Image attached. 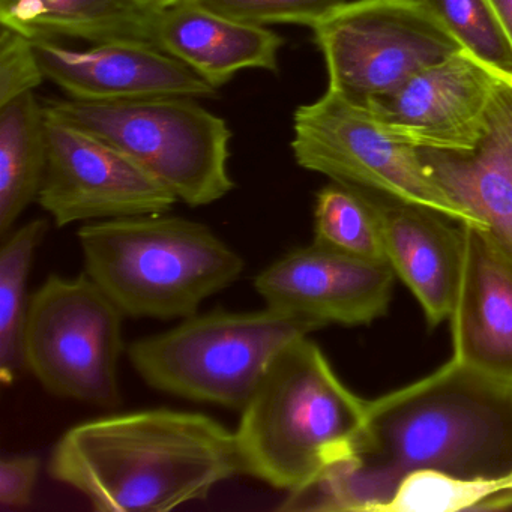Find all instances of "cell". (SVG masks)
<instances>
[{
	"instance_id": "obj_21",
	"label": "cell",
	"mask_w": 512,
	"mask_h": 512,
	"mask_svg": "<svg viewBox=\"0 0 512 512\" xmlns=\"http://www.w3.org/2000/svg\"><path fill=\"white\" fill-rule=\"evenodd\" d=\"M512 508V472L460 476L422 469L407 473L377 512L500 511Z\"/></svg>"
},
{
	"instance_id": "obj_24",
	"label": "cell",
	"mask_w": 512,
	"mask_h": 512,
	"mask_svg": "<svg viewBox=\"0 0 512 512\" xmlns=\"http://www.w3.org/2000/svg\"><path fill=\"white\" fill-rule=\"evenodd\" d=\"M194 2L230 19L253 23V25L290 23V25L314 28L317 23L353 0H194Z\"/></svg>"
},
{
	"instance_id": "obj_6",
	"label": "cell",
	"mask_w": 512,
	"mask_h": 512,
	"mask_svg": "<svg viewBox=\"0 0 512 512\" xmlns=\"http://www.w3.org/2000/svg\"><path fill=\"white\" fill-rule=\"evenodd\" d=\"M44 112L118 149L193 208L212 205L235 188L229 172L232 131L194 98L125 103L70 98L50 101Z\"/></svg>"
},
{
	"instance_id": "obj_28",
	"label": "cell",
	"mask_w": 512,
	"mask_h": 512,
	"mask_svg": "<svg viewBox=\"0 0 512 512\" xmlns=\"http://www.w3.org/2000/svg\"><path fill=\"white\" fill-rule=\"evenodd\" d=\"M179 0H157L158 8L170 7V5L178 4Z\"/></svg>"
},
{
	"instance_id": "obj_1",
	"label": "cell",
	"mask_w": 512,
	"mask_h": 512,
	"mask_svg": "<svg viewBox=\"0 0 512 512\" xmlns=\"http://www.w3.org/2000/svg\"><path fill=\"white\" fill-rule=\"evenodd\" d=\"M512 472V388L449 359L421 379L368 401L347 457L289 491L284 512H377L407 473Z\"/></svg>"
},
{
	"instance_id": "obj_4",
	"label": "cell",
	"mask_w": 512,
	"mask_h": 512,
	"mask_svg": "<svg viewBox=\"0 0 512 512\" xmlns=\"http://www.w3.org/2000/svg\"><path fill=\"white\" fill-rule=\"evenodd\" d=\"M77 238L86 274L133 319H187L244 274L211 227L167 212L86 223Z\"/></svg>"
},
{
	"instance_id": "obj_11",
	"label": "cell",
	"mask_w": 512,
	"mask_h": 512,
	"mask_svg": "<svg viewBox=\"0 0 512 512\" xmlns=\"http://www.w3.org/2000/svg\"><path fill=\"white\" fill-rule=\"evenodd\" d=\"M502 74L460 50L368 104L383 130L413 148L463 152L478 145Z\"/></svg>"
},
{
	"instance_id": "obj_14",
	"label": "cell",
	"mask_w": 512,
	"mask_h": 512,
	"mask_svg": "<svg viewBox=\"0 0 512 512\" xmlns=\"http://www.w3.org/2000/svg\"><path fill=\"white\" fill-rule=\"evenodd\" d=\"M460 281L452 308V356L512 388V260L484 230L461 226Z\"/></svg>"
},
{
	"instance_id": "obj_2",
	"label": "cell",
	"mask_w": 512,
	"mask_h": 512,
	"mask_svg": "<svg viewBox=\"0 0 512 512\" xmlns=\"http://www.w3.org/2000/svg\"><path fill=\"white\" fill-rule=\"evenodd\" d=\"M50 476L100 512H164L242 475L235 431L200 412L146 409L73 425Z\"/></svg>"
},
{
	"instance_id": "obj_20",
	"label": "cell",
	"mask_w": 512,
	"mask_h": 512,
	"mask_svg": "<svg viewBox=\"0 0 512 512\" xmlns=\"http://www.w3.org/2000/svg\"><path fill=\"white\" fill-rule=\"evenodd\" d=\"M49 230L44 218L29 221L2 239L0 247V380L13 385L25 370L23 332L28 316L29 277Z\"/></svg>"
},
{
	"instance_id": "obj_25",
	"label": "cell",
	"mask_w": 512,
	"mask_h": 512,
	"mask_svg": "<svg viewBox=\"0 0 512 512\" xmlns=\"http://www.w3.org/2000/svg\"><path fill=\"white\" fill-rule=\"evenodd\" d=\"M46 80L34 40L0 26V107L34 92Z\"/></svg>"
},
{
	"instance_id": "obj_22",
	"label": "cell",
	"mask_w": 512,
	"mask_h": 512,
	"mask_svg": "<svg viewBox=\"0 0 512 512\" xmlns=\"http://www.w3.org/2000/svg\"><path fill=\"white\" fill-rule=\"evenodd\" d=\"M313 242L368 262L388 263L370 203L359 191L337 182L316 194Z\"/></svg>"
},
{
	"instance_id": "obj_26",
	"label": "cell",
	"mask_w": 512,
	"mask_h": 512,
	"mask_svg": "<svg viewBox=\"0 0 512 512\" xmlns=\"http://www.w3.org/2000/svg\"><path fill=\"white\" fill-rule=\"evenodd\" d=\"M40 458L31 454L5 455L0 460V505L23 509L31 503L40 475Z\"/></svg>"
},
{
	"instance_id": "obj_18",
	"label": "cell",
	"mask_w": 512,
	"mask_h": 512,
	"mask_svg": "<svg viewBox=\"0 0 512 512\" xmlns=\"http://www.w3.org/2000/svg\"><path fill=\"white\" fill-rule=\"evenodd\" d=\"M158 11L139 0H0V25L32 40L158 47Z\"/></svg>"
},
{
	"instance_id": "obj_27",
	"label": "cell",
	"mask_w": 512,
	"mask_h": 512,
	"mask_svg": "<svg viewBox=\"0 0 512 512\" xmlns=\"http://www.w3.org/2000/svg\"><path fill=\"white\" fill-rule=\"evenodd\" d=\"M512 43V0H491Z\"/></svg>"
},
{
	"instance_id": "obj_3",
	"label": "cell",
	"mask_w": 512,
	"mask_h": 512,
	"mask_svg": "<svg viewBox=\"0 0 512 512\" xmlns=\"http://www.w3.org/2000/svg\"><path fill=\"white\" fill-rule=\"evenodd\" d=\"M368 401L338 377L323 350L299 338L272 362L235 430L242 475L296 490L355 448Z\"/></svg>"
},
{
	"instance_id": "obj_5",
	"label": "cell",
	"mask_w": 512,
	"mask_h": 512,
	"mask_svg": "<svg viewBox=\"0 0 512 512\" xmlns=\"http://www.w3.org/2000/svg\"><path fill=\"white\" fill-rule=\"evenodd\" d=\"M317 329L268 307L220 308L139 338L127 353L136 373L155 391L241 412L278 355Z\"/></svg>"
},
{
	"instance_id": "obj_13",
	"label": "cell",
	"mask_w": 512,
	"mask_h": 512,
	"mask_svg": "<svg viewBox=\"0 0 512 512\" xmlns=\"http://www.w3.org/2000/svg\"><path fill=\"white\" fill-rule=\"evenodd\" d=\"M34 44L44 76L71 100L125 103L217 97V88L158 47L107 43L71 49L56 40H34Z\"/></svg>"
},
{
	"instance_id": "obj_17",
	"label": "cell",
	"mask_w": 512,
	"mask_h": 512,
	"mask_svg": "<svg viewBox=\"0 0 512 512\" xmlns=\"http://www.w3.org/2000/svg\"><path fill=\"white\" fill-rule=\"evenodd\" d=\"M158 47L220 89L242 70H278L284 41L266 26L230 19L194 0L160 8Z\"/></svg>"
},
{
	"instance_id": "obj_10",
	"label": "cell",
	"mask_w": 512,
	"mask_h": 512,
	"mask_svg": "<svg viewBox=\"0 0 512 512\" xmlns=\"http://www.w3.org/2000/svg\"><path fill=\"white\" fill-rule=\"evenodd\" d=\"M49 161L38 205L56 227L166 214L175 194L113 146L46 115Z\"/></svg>"
},
{
	"instance_id": "obj_8",
	"label": "cell",
	"mask_w": 512,
	"mask_h": 512,
	"mask_svg": "<svg viewBox=\"0 0 512 512\" xmlns=\"http://www.w3.org/2000/svg\"><path fill=\"white\" fill-rule=\"evenodd\" d=\"M292 152L299 167L344 187L431 209L481 230L428 175L418 149L392 139L368 107L335 92L296 109Z\"/></svg>"
},
{
	"instance_id": "obj_19",
	"label": "cell",
	"mask_w": 512,
	"mask_h": 512,
	"mask_svg": "<svg viewBox=\"0 0 512 512\" xmlns=\"http://www.w3.org/2000/svg\"><path fill=\"white\" fill-rule=\"evenodd\" d=\"M47 161L46 112L34 92L0 107V239L37 202Z\"/></svg>"
},
{
	"instance_id": "obj_9",
	"label": "cell",
	"mask_w": 512,
	"mask_h": 512,
	"mask_svg": "<svg viewBox=\"0 0 512 512\" xmlns=\"http://www.w3.org/2000/svg\"><path fill=\"white\" fill-rule=\"evenodd\" d=\"M311 29L328 91L361 107L463 50L419 0H353Z\"/></svg>"
},
{
	"instance_id": "obj_16",
	"label": "cell",
	"mask_w": 512,
	"mask_h": 512,
	"mask_svg": "<svg viewBox=\"0 0 512 512\" xmlns=\"http://www.w3.org/2000/svg\"><path fill=\"white\" fill-rule=\"evenodd\" d=\"M358 191V190H356ZM379 221L386 260L431 328L449 320L460 281L461 226L442 214L359 191Z\"/></svg>"
},
{
	"instance_id": "obj_12",
	"label": "cell",
	"mask_w": 512,
	"mask_h": 512,
	"mask_svg": "<svg viewBox=\"0 0 512 512\" xmlns=\"http://www.w3.org/2000/svg\"><path fill=\"white\" fill-rule=\"evenodd\" d=\"M395 272L389 263L368 262L322 245L293 248L254 278L266 307L320 329L362 326L386 316Z\"/></svg>"
},
{
	"instance_id": "obj_15",
	"label": "cell",
	"mask_w": 512,
	"mask_h": 512,
	"mask_svg": "<svg viewBox=\"0 0 512 512\" xmlns=\"http://www.w3.org/2000/svg\"><path fill=\"white\" fill-rule=\"evenodd\" d=\"M416 149L428 175L512 260V80H500L475 148Z\"/></svg>"
},
{
	"instance_id": "obj_29",
	"label": "cell",
	"mask_w": 512,
	"mask_h": 512,
	"mask_svg": "<svg viewBox=\"0 0 512 512\" xmlns=\"http://www.w3.org/2000/svg\"><path fill=\"white\" fill-rule=\"evenodd\" d=\"M140 4L148 5V7H157V0H139Z\"/></svg>"
},
{
	"instance_id": "obj_23",
	"label": "cell",
	"mask_w": 512,
	"mask_h": 512,
	"mask_svg": "<svg viewBox=\"0 0 512 512\" xmlns=\"http://www.w3.org/2000/svg\"><path fill=\"white\" fill-rule=\"evenodd\" d=\"M466 52L512 80V43L491 0H419Z\"/></svg>"
},
{
	"instance_id": "obj_7",
	"label": "cell",
	"mask_w": 512,
	"mask_h": 512,
	"mask_svg": "<svg viewBox=\"0 0 512 512\" xmlns=\"http://www.w3.org/2000/svg\"><path fill=\"white\" fill-rule=\"evenodd\" d=\"M124 313L88 274L50 275L32 293L23 359L49 394L101 409L122 403Z\"/></svg>"
}]
</instances>
